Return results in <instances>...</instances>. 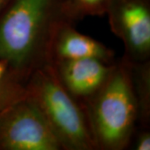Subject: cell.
<instances>
[{"label": "cell", "mask_w": 150, "mask_h": 150, "mask_svg": "<svg viewBox=\"0 0 150 150\" xmlns=\"http://www.w3.org/2000/svg\"><path fill=\"white\" fill-rule=\"evenodd\" d=\"M97 149L123 150L131 142L139 106L129 62H114L106 82L82 103Z\"/></svg>", "instance_id": "obj_2"}, {"label": "cell", "mask_w": 150, "mask_h": 150, "mask_svg": "<svg viewBox=\"0 0 150 150\" xmlns=\"http://www.w3.org/2000/svg\"><path fill=\"white\" fill-rule=\"evenodd\" d=\"M109 3L110 0H60L61 15L73 23L86 17L103 16Z\"/></svg>", "instance_id": "obj_9"}, {"label": "cell", "mask_w": 150, "mask_h": 150, "mask_svg": "<svg viewBox=\"0 0 150 150\" xmlns=\"http://www.w3.org/2000/svg\"><path fill=\"white\" fill-rule=\"evenodd\" d=\"M63 18L60 0H9L0 11V60L4 80L24 86L38 69L50 64V46Z\"/></svg>", "instance_id": "obj_1"}, {"label": "cell", "mask_w": 150, "mask_h": 150, "mask_svg": "<svg viewBox=\"0 0 150 150\" xmlns=\"http://www.w3.org/2000/svg\"><path fill=\"white\" fill-rule=\"evenodd\" d=\"M129 64L139 106V119L147 124L149 120L150 112L149 60L142 63L129 62Z\"/></svg>", "instance_id": "obj_8"}, {"label": "cell", "mask_w": 150, "mask_h": 150, "mask_svg": "<svg viewBox=\"0 0 150 150\" xmlns=\"http://www.w3.org/2000/svg\"><path fill=\"white\" fill-rule=\"evenodd\" d=\"M113 34L122 40L131 63L149 60L150 0H110L106 13Z\"/></svg>", "instance_id": "obj_5"}, {"label": "cell", "mask_w": 150, "mask_h": 150, "mask_svg": "<svg viewBox=\"0 0 150 150\" xmlns=\"http://www.w3.org/2000/svg\"><path fill=\"white\" fill-rule=\"evenodd\" d=\"M73 23L62 19L57 25L50 46V64L63 60L97 59L113 63L114 53L93 38L77 31Z\"/></svg>", "instance_id": "obj_7"}, {"label": "cell", "mask_w": 150, "mask_h": 150, "mask_svg": "<svg viewBox=\"0 0 150 150\" xmlns=\"http://www.w3.org/2000/svg\"><path fill=\"white\" fill-rule=\"evenodd\" d=\"M135 150L150 149V133L147 130L142 131L138 134L134 142Z\"/></svg>", "instance_id": "obj_10"}, {"label": "cell", "mask_w": 150, "mask_h": 150, "mask_svg": "<svg viewBox=\"0 0 150 150\" xmlns=\"http://www.w3.org/2000/svg\"><path fill=\"white\" fill-rule=\"evenodd\" d=\"M0 149H62L40 108L24 88L0 107Z\"/></svg>", "instance_id": "obj_4"}, {"label": "cell", "mask_w": 150, "mask_h": 150, "mask_svg": "<svg viewBox=\"0 0 150 150\" xmlns=\"http://www.w3.org/2000/svg\"><path fill=\"white\" fill-rule=\"evenodd\" d=\"M8 1H9V0H0V11H1V9L6 5V4H7Z\"/></svg>", "instance_id": "obj_12"}, {"label": "cell", "mask_w": 150, "mask_h": 150, "mask_svg": "<svg viewBox=\"0 0 150 150\" xmlns=\"http://www.w3.org/2000/svg\"><path fill=\"white\" fill-rule=\"evenodd\" d=\"M60 83L81 103L87 101L106 82L114 64L97 59L63 60L54 64Z\"/></svg>", "instance_id": "obj_6"}, {"label": "cell", "mask_w": 150, "mask_h": 150, "mask_svg": "<svg viewBox=\"0 0 150 150\" xmlns=\"http://www.w3.org/2000/svg\"><path fill=\"white\" fill-rule=\"evenodd\" d=\"M7 70H8V64L4 60H0V82L4 79V78L5 77L7 74Z\"/></svg>", "instance_id": "obj_11"}, {"label": "cell", "mask_w": 150, "mask_h": 150, "mask_svg": "<svg viewBox=\"0 0 150 150\" xmlns=\"http://www.w3.org/2000/svg\"><path fill=\"white\" fill-rule=\"evenodd\" d=\"M24 89L40 108L62 149H97L83 105L62 85L52 64L35 70Z\"/></svg>", "instance_id": "obj_3"}]
</instances>
